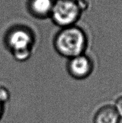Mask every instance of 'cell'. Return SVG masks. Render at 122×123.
<instances>
[{"label": "cell", "instance_id": "6da1fadb", "mask_svg": "<svg viewBox=\"0 0 122 123\" xmlns=\"http://www.w3.org/2000/svg\"><path fill=\"white\" fill-rule=\"evenodd\" d=\"M55 47L60 54L71 58L83 54L86 46V38L83 31L73 26L63 28L56 36Z\"/></svg>", "mask_w": 122, "mask_h": 123}, {"label": "cell", "instance_id": "7a4b0ae2", "mask_svg": "<svg viewBox=\"0 0 122 123\" xmlns=\"http://www.w3.org/2000/svg\"><path fill=\"white\" fill-rule=\"evenodd\" d=\"M81 12L76 0H56L50 16L55 24L66 28L72 26Z\"/></svg>", "mask_w": 122, "mask_h": 123}, {"label": "cell", "instance_id": "3957f363", "mask_svg": "<svg viewBox=\"0 0 122 123\" xmlns=\"http://www.w3.org/2000/svg\"><path fill=\"white\" fill-rule=\"evenodd\" d=\"M6 42L17 60H26L31 55L33 37L25 29L19 28L10 31Z\"/></svg>", "mask_w": 122, "mask_h": 123}, {"label": "cell", "instance_id": "277c9868", "mask_svg": "<svg viewBox=\"0 0 122 123\" xmlns=\"http://www.w3.org/2000/svg\"><path fill=\"white\" fill-rule=\"evenodd\" d=\"M69 73L74 77L82 79L87 77L92 72L90 60L83 54L71 58L68 64Z\"/></svg>", "mask_w": 122, "mask_h": 123}, {"label": "cell", "instance_id": "5b68a950", "mask_svg": "<svg viewBox=\"0 0 122 123\" xmlns=\"http://www.w3.org/2000/svg\"><path fill=\"white\" fill-rule=\"evenodd\" d=\"M120 118L114 106L105 105L96 113L93 123H119Z\"/></svg>", "mask_w": 122, "mask_h": 123}, {"label": "cell", "instance_id": "8992f818", "mask_svg": "<svg viewBox=\"0 0 122 123\" xmlns=\"http://www.w3.org/2000/svg\"><path fill=\"white\" fill-rule=\"evenodd\" d=\"M54 3V0H30V10L37 17L45 18L51 14Z\"/></svg>", "mask_w": 122, "mask_h": 123}, {"label": "cell", "instance_id": "52a82bcc", "mask_svg": "<svg viewBox=\"0 0 122 123\" xmlns=\"http://www.w3.org/2000/svg\"><path fill=\"white\" fill-rule=\"evenodd\" d=\"M10 92L6 88L0 86V102L4 104L10 98Z\"/></svg>", "mask_w": 122, "mask_h": 123}, {"label": "cell", "instance_id": "ba28073f", "mask_svg": "<svg viewBox=\"0 0 122 123\" xmlns=\"http://www.w3.org/2000/svg\"><path fill=\"white\" fill-rule=\"evenodd\" d=\"M117 113L120 117H122V96L117 98L115 103V106Z\"/></svg>", "mask_w": 122, "mask_h": 123}, {"label": "cell", "instance_id": "9c48e42d", "mask_svg": "<svg viewBox=\"0 0 122 123\" xmlns=\"http://www.w3.org/2000/svg\"><path fill=\"white\" fill-rule=\"evenodd\" d=\"M3 103H1L0 102V121H1V119L2 118V115H3L4 113V107H3Z\"/></svg>", "mask_w": 122, "mask_h": 123}]
</instances>
